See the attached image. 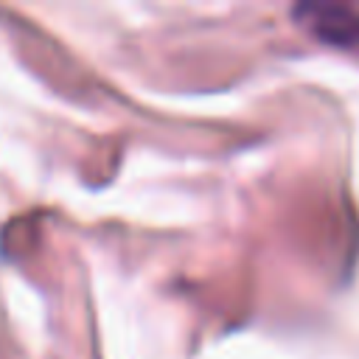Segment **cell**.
<instances>
[{
	"mask_svg": "<svg viewBox=\"0 0 359 359\" xmlns=\"http://www.w3.org/2000/svg\"><path fill=\"white\" fill-rule=\"evenodd\" d=\"M300 22L320 39L334 42L339 48L359 45V11L348 6H334V3H306L294 8Z\"/></svg>",
	"mask_w": 359,
	"mask_h": 359,
	"instance_id": "cell-1",
	"label": "cell"
}]
</instances>
